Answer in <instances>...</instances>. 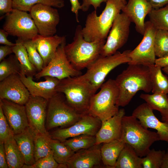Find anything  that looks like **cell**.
<instances>
[{
    "label": "cell",
    "mask_w": 168,
    "mask_h": 168,
    "mask_svg": "<svg viewBox=\"0 0 168 168\" xmlns=\"http://www.w3.org/2000/svg\"><path fill=\"white\" fill-rule=\"evenodd\" d=\"M32 40L43 59L44 67L54 56L58 48L66 38L64 36H45L38 34Z\"/></svg>",
    "instance_id": "23"
},
{
    "label": "cell",
    "mask_w": 168,
    "mask_h": 168,
    "mask_svg": "<svg viewBox=\"0 0 168 168\" xmlns=\"http://www.w3.org/2000/svg\"><path fill=\"white\" fill-rule=\"evenodd\" d=\"M97 93L92 96L88 114L103 122L118 112L117 102L119 89L115 80L110 79L104 83Z\"/></svg>",
    "instance_id": "6"
},
{
    "label": "cell",
    "mask_w": 168,
    "mask_h": 168,
    "mask_svg": "<svg viewBox=\"0 0 168 168\" xmlns=\"http://www.w3.org/2000/svg\"><path fill=\"white\" fill-rule=\"evenodd\" d=\"M155 64L161 68L168 66V55L156 59Z\"/></svg>",
    "instance_id": "49"
},
{
    "label": "cell",
    "mask_w": 168,
    "mask_h": 168,
    "mask_svg": "<svg viewBox=\"0 0 168 168\" xmlns=\"http://www.w3.org/2000/svg\"><path fill=\"white\" fill-rule=\"evenodd\" d=\"M12 0H0V14H7L13 10Z\"/></svg>",
    "instance_id": "43"
},
{
    "label": "cell",
    "mask_w": 168,
    "mask_h": 168,
    "mask_svg": "<svg viewBox=\"0 0 168 168\" xmlns=\"http://www.w3.org/2000/svg\"><path fill=\"white\" fill-rule=\"evenodd\" d=\"M9 34L3 29L0 30V44L5 45L14 46L16 43L10 42L7 39Z\"/></svg>",
    "instance_id": "46"
},
{
    "label": "cell",
    "mask_w": 168,
    "mask_h": 168,
    "mask_svg": "<svg viewBox=\"0 0 168 168\" xmlns=\"http://www.w3.org/2000/svg\"><path fill=\"white\" fill-rule=\"evenodd\" d=\"M157 29L149 21L145 22V30L142 40L138 45L131 50L128 64L142 65L149 67L155 65L156 55L154 41Z\"/></svg>",
    "instance_id": "11"
},
{
    "label": "cell",
    "mask_w": 168,
    "mask_h": 168,
    "mask_svg": "<svg viewBox=\"0 0 168 168\" xmlns=\"http://www.w3.org/2000/svg\"><path fill=\"white\" fill-rule=\"evenodd\" d=\"M3 143L8 168H22L25 164L24 160L14 135L10 136Z\"/></svg>",
    "instance_id": "26"
},
{
    "label": "cell",
    "mask_w": 168,
    "mask_h": 168,
    "mask_svg": "<svg viewBox=\"0 0 168 168\" xmlns=\"http://www.w3.org/2000/svg\"><path fill=\"white\" fill-rule=\"evenodd\" d=\"M153 9H157L168 4V0H147Z\"/></svg>",
    "instance_id": "47"
},
{
    "label": "cell",
    "mask_w": 168,
    "mask_h": 168,
    "mask_svg": "<svg viewBox=\"0 0 168 168\" xmlns=\"http://www.w3.org/2000/svg\"><path fill=\"white\" fill-rule=\"evenodd\" d=\"M23 42L30 61L35 67L38 72L41 71L44 67V62L35 43L32 40H23Z\"/></svg>",
    "instance_id": "39"
},
{
    "label": "cell",
    "mask_w": 168,
    "mask_h": 168,
    "mask_svg": "<svg viewBox=\"0 0 168 168\" xmlns=\"http://www.w3.org/2000/svg\"><path fill=\"white\" fill-rule=\"evenodd\" d=\"M63 142L75 152L96 145V137L94 135L82 134L67 139Z\"/></svg>",
    "instance_id": "34"
},
{
    "label": "cell",
    "mask_w": 168,
    "mask_h": 168,
    "mask_svg": "<svg viewBox=\"0 0 168 168\" xmlns=\"http://www.w3.org/2000/svg\"><path fill=\"white\" fill-rule=\"evenodd\" d=\"M154 48L156 56L159 58L168 55V31L157 29L155 34Z\"/></svg>",
    "instance_id": "37"
},
{
    "label": "cell",
    "mask_w": 168,
    "mask_h": 168,
    "mask_svg": "<svg viewBox=\"0 0 168 168\" xmlns=\"http://www.w3.org/2000/svg\"><path fill=\"white\" fill-rule=\"evenodd\" d=\"M142 159L132 147L126 143L117 159L115 168H142Z\"/></svg>",
    "instance_id": "27"
},
{
    "label": "cell",
    "mask_w": 168,
    "mask_h": 168,
    "mask_svg": "<svg viewBox=\"0 0 168 168\" xmlns=\"http://www.w3.org/2000/svg\"><path fill=\"white\" fill-rule=\"evenodd\" d=\"M19 75L32 96L49 100L57 92L56 89L60 80L56 78L46 76L44 81L37 82L33 80L32 77H26L21 72Z\"/></svg>",
    "instance_id": "22"
},
{
    "label": "cell",
    "mask_w": 168,
    "mask_h": 168,
    "mask_svg": "<svg viewBox=\"0 0 168 168\" xmlns=\"http://www.w3.org/2000/svg\"><path fill=\"white\" fill-rule=\"evenodd\" d=\"M131 50L122 53L117 51L109 56H100L87 68L82 77L92 86L96 91L104 83L109 73L118 66L130 61L129 54Z\"/></svg>",
    "instance_id": "8"
},
{
    "label": "cell",
    "mask_w": 168,
    "mask_h": 168,
    "mask_svg": "<svg viewBox=\"0 0 168 168\" xmlns=\"http://www.w3.org/2000/svg\"><path fill=\"white\" fill-rule=\"evenodd\" d=\"M115 80L119 91L117 102L119 107L127 105L139 91L147 93L152 91L150 69L147 66L128 64Z\"/></svg>",
    "instance_id": "1"
},
{
    "label": "cell",
    "mask_w": 168,
    "mask_h": 168,
    "mask_svg": "<svg viewBox=\"0 0 168 168\" xmlns=\"http://www.w3.org/2000/svg\"><path fill=\"white\" fill-rule=\"evenodd\" d=\"M49 100L30 95L25 105L29 126L35 134L48 133L46 121Z\"/></svg>",
    "instance_id": "15"
},
{
    "label": "cell",
    "mask_w": 168,
    "mask_h": 168,
    "mask_svg": "<svg viewBox=\"0 0 168 168\" xmlns=\"http://www.w3.org/2000/svg\"><path fill=\"white\" fill-rule=\"evenodd\" d=\"M122 2H123V3H124V4L126 5L127 3V2H126V0H119Z\"/></svg>",
    "instance_id": "52"
},
{
    "label": "cell",
    "mask_w": 168,
    "mask_h": 168,
    "mask_svg": "<svg viewBox=\"0 0 168 168\" xmlns=\"http://www.w3.org/2000/svg\"><path fill=\"white\" fill-rule=\"evenodd\" d=\"M50 147L54 159L59 164H67L75 152L57 139H51Z\"/></svg>",
    "instance_id": "31"
},
{
    "label": "cell",
    "mask_w": 168,
    "mask_h": 168,
    "mask_svg": "<svg viewBox=\"0 0 168 168\" xmlns=\"http://www.w3.org/2000/svg\"><path fill=\"white\" fill-rule=\"evenodd\" d=\"M140 97L153 109L158 111L162 119L168 117V96L167 94L161 93L152 94L142 93Z\"/></svg>",
    "instance_id": "29"
},
{
    "label": "cell",
    "mask_w": 168,
    "mask_h": 168,
    "mask_svg": "<svg viewBox=\"0 0 168 168\" xmlns=\"http://www.w3.org/2000/svg\"><path fill=\"white\" fill-rule=\"evenodd\" d=\"M100 145H95L90 148L75 152L67 163L68 168L101 167L104 165L102 161Z\"/></svg>",
    "instance_id": "19"
},
{
    "label": "cell",
    "mask_w": 168,
    "mask_h": 168,
    "mask_svg": "<svg viewBox=\"0 0 168 168\" xmlns=\"http://www.w3.org/2000/svg\"><path fill=\"white\" fill-rule=\"evenodd\" d=\"M131 22L130 19L124 13L118 15L102 49L100 56L112 55L125 44L129 37Z\"/></svg>",
    "instance_id": "12"
},
{
    "label": "cell",
    "mask_w": 168,
    "mask_h": 168,
    "mask_svg": "<svg viewBox=\"0 0 168 168\" xmlns=\"http://www.w3.org/2000/svg\"><path fill=\"white\" fill-rule=\"evenodd\" d=\"M58 164L54 159L52 151L45 156L36 161L32 165L24 164L23 168H57Z\"/></svg>",
    "instance_id": "40"
},
{
    "label": "cell",
    "mask_w": 168,
    "mask_h": 168,
    "mask_svg": "<svg viewBox=\"0 0 168 168\" xmlns=\"http://www.w3.org/2000/svg\"><path fill=\"white\" fill-rule=\"evenodd\" d=\"M132 115L138 119L145 127L156 130L160 140L168 143V122L160 121L147 103L138 106L134 110Z\"/></svg>",
    "instance_id": "18"
},
{
    "label": "cell",
    "mask_w": 168,
    "mask_h": 168,
    "mask_svg": "<svg viewBox=\"0 0 168 168\" xmlns=\"http://www.w3.org/2000/svg\"><path fill=\"white\" fill-rule=\"evenodd\" d=\"M148 16L149 21L157 29L168 31V4L157 9H152Z\"/></svg>",
    "instance_id": "36"
},
{
    "label": "cell",
    "mask_w": 168,
    "mask_h": 168,
    "mask_svg": "<svg viewBox=\"0 0 168 168\" xmlns=\"http://www.w3.org/2000/svg\"><path fill=\"white\" fill-rule=\"evenodd\" d=\"M8 168L3 142H0V168Z\"/></svg>",
    "instance_id": "45"
},
{
    "label": "cell",
    "mask_w": 168,
    "mask_h": 168,
    "mask_svg": "<svg viewBox=\"0 0 168 168\" xmlns=\"http://www.w3.org/2000/svg\"><path fill=\"white\" fill-rule=\"evenodd\" d=\"M30 14L38 29L39 34L45 36L54 35L60 21L58 10L52 7L37 4L33 6Z\"/></svg>",
    "instance_id": "13"
},
{
    "label": "cell",
    "mask_w": 168,
    "mask_h": 168,
    "mask_svg": "<svg viewBox=\"0 0 168 168\" xmlns=\"http://www.w3.org/2000/svg\"><path fill=\"white\" fill-rule=\"evenodd\" d=\"M13 9L25 12L30 11L32 7L37 4L61 8L65 5L63 0H12Z\"/></svg>",
    "instance_id": "33"
},
{
    "label": "cell",
    "mask_w": 168,
    "mask_h": 168,
    "mask_svg": "<svg viewBox=\"0 0 168 168\" xmlns=\"http://www.w3.org/2000/svg\"><path fill=\"white\" fill-rule=\"evenodd\" d=\"M120 138L142 157L146 155L154 142L160 140L157 132L148 130L132 115L123 117Z\"/></svg>",
    "instance_id": "5"
},
{
    "label": "cell",
    "mask_w": 168,
    "mask_h": 168,
    "mask_svg": "<svg viewBox=\"0 0 168 168\" xmlns=\"http://www.w3.org/2000/svg\"><path fill=\"white\" fill-rule=\"evenodd\" d=\"M125 111L121 109L116 114L102 122L100 128L96 135V145L107 143L120 138L122 130V119Z\"/></svg>",
    "instance_id": "20"
},
{
    "label": "cell",
    "mask_w": 168,
    "mask_h": 168,
    "mask_svg": "<svg viewBox=\"0 0 168 168\" xmlns=\"http://www.w3.org/2000/svg\"><path fill=\"white\" fill-rule=\"evenodd\" d=\"M6 16L3 29L9 35L25 41L32 40L39 34L32 18L27 12L13 9Z\"/></svg>",
    "instance_id": "9"
},
{
    "label": "cell",
    "mask_w": 168,
    "mask_h": 168,
    "mask_svg": "<svg viewBox=\"0 0 168 168\" xmlns=\"http://www.w3.org/2000/svg\"><path fill=\"white\" fill-rule=\"evenodd\" d=\"M125 5L119 0H108L99 16L95 10L89 14L82 30L84 39L89 42L105 40L114 20Z\"/></svg>",
    "instance_id": "2"
},
{
    "label": "cell",
    "mask_w": 168,
    "mask_h": 168,
    "mask_svg": "<svg viewBox=\"0 0 168 168\" xmlns=\"http://www.w3.org/2000/svg\"><path fill=\"white\" fill-rule=\"evenodd\" d=\"M82 27L77 26L73 41L65 45L64 50L68 59L76 70L87 68L100 56L105 40L89 42L82 33Z\"/></svg>",
    "instance_id": "3"
},
{
    "label": "cell",
    "mask_w": 168,
    "mask_h": 168,
    "mask_svg": "<svg viewBox=\"0 0 168 168\" xmlns=\"http://www.w3.org/2000/svg\"><path fill=\"white\" fill-rule=\"evenodd\" d=\"M152 93L168 94V78L162 72L161 67L155 64L149 67Z\"/></svg>",
    "instance_id": "30"
},
{
    "label": "cell",
    "mask_w": 168,
    "mask_h": 168,
    "mask_svg": "<svg viewBox=\"0 0 168 168\" xmlns=\"http://www.w3.org/2000/svg\"><path fill=\"white\" fill-rule=\"evenodd\" d=\"M52 138L49 133L35 134L34 138V157L35 161L44 157L52 151L50 142Z\"/></svg>",
    "instance_id": "32"
},
{
    "label": "cell",
    "mask_w": 168,
    "mask_h": 168,
    "mask_svg": "<svg viewBox=\"0 0 168 168\" xmlns=\"http://www.w3.org/2000/svg\"><path fill=\"white\" fill-rule=\"evenodd\" d=\"M0 105L14 135L29 127L25 105L0 99Z\"/></svg>",
    "instance_id": "17"
},
{
    "label": "cell",
    "mask_w": 168,
    "mask_h": 168,
    "mask_svg": "<svg viewBox=\"0 0 168 168\" xmlns=\"http://www.w3.org/2000/svg\"><path fill=\"white\" fill-rule=\"evenodd\" d=\"M35 133L29 127L21 133L14 135L15 139L23 156L25 164L31 165L35 162L34 157Z\"/></svg>",
    "instance_id": "24"
},
{
    "label": "cell",
    "mask_w": 168,
    "mask_h": 168,
    "mask_svg": "<svg viewBox=\"0 0 168 168\" xmlns=\"http://www.w3.org/2000/svg\"><path fill=\"white\" fill-rule=\"evenodd\" d=\"M56 90L63 94L69 105L82 115L88 114L91 98L96 92L82 75L60 80Z\"/></svg>",
    "instance_id": "4"
},
{
    "label": "cell",
    "mask_w": 168,
    "mask_h": 168,
    "mask_svg": "<svg viewBox=\"0 0 168 168\" xmlns=\"http://www.w3.org/2000/svg\"><path fill=\"white\" fill-rule=\"evenodd\" d=\"M16 45L13 47V53L19 61L21 72L26 77H33L38 72L35 67L30 61L23 40L18 38L16 41Z\"/></svg>",
    "instance_id": "28"
},
{
    "label": "cell",
    "mask_w": 168,
    "mask_h": 168,
    "mask_svg": "<svg viewBox=\"0 0 168 168\" xmlns=\"http://www.w3.org/2000/svg\"><path fill=\"white\" fill-rule=\"evenodd\" d=\"M126 144L121 138L103 143L100 152L102 161L105 167L115 168L117 159Z\"/></svg>",
    "instance_id": "25"
},
{
    "label": "cell",
    "mask_w": 168,
    "mask_h": 168,
    "mask_svg": "<svg viewBox=\"0 0 168 168\" xmlns=\"http://www.w3.org/2000/svg\"><path fill=\"white\" fill-rule=\"evenodd\" d=\"M162 69L164 72L168 75V66L162 68Z\"/></svg>",
    "instance_id": "51"
},
{
    "label": "cell",
    "mask_w": 168,
    "mask_h": 168,
    "mask_svg": "<svg viewBox=\"0 0 168 168\" xmlns=\"http://www.w3.org/2000/svg\"><path fill=\"white\" fill-rule=\"evenodd\" d=\"M21 71L20 63L16 57L10 55L4 59L0 63V81L14 74H19Z\"/></svg>",
    "instance_id": "35"
},
{
    "label": "cell",
    "mask_w": 168,
    "mask_h": 168,
    "mask_svg": "<svg viewBox=\"0 0 168 168\" xmlns=\"http://www.w3.org/2000/svg\"><path fill=\"white\" fill-rule=\"evenodd\" d=\"M70 1L71 5V11L75 14L76 21L78 22V12L79 10H81V5L78 0H70Z\"/></svg>",
    "instance_id": "48"
},
{
    "label": "cell",
    "mask_w": 168,
    "mask_h": 168,
    "mask_svg": "<svg viewBox=\"0 0 168 168\" xmlns=\"http://www.w3.org/2000/svg\"><path fill=\"white\" fill-rule=\"evenodd\" d=\"M12 135L14 134L0 105V142H4Z\"/></svg>",
    "instance_id": "41"
},
{
    "label": "cell",
    "mask_w": 168,
    "mask_h": 168,
    "mask_svg": "<svg viewBox=\"0 0 168 168\" xmlns=\"http://www.w3.org/2000/svg\"><path fill=\"white\" fill-rule=\"evenodd\" d=\"M66 40L58 47L48 64L35 74V77L37 79L49 76L60 80L82 75L81 71L76 69L68 59L64 50Z\"/></svg>",
    "instance_id": "10"
},
{
    "label": "cell",
    "mask_w": 168,
    "mask_h": 168,
    "mask_svg": "<svg viewBox=\"0 0 168 168\" xmlns=\"http://www.w3.org/2000/svg\"><path fill=\"white\" fill-rule=\"evenodd\" d=\"M162 121H168V118H165V119H162Z\"/></svg>",
    "instance_id": "53"
},
{
    "label": "cell",
    "mask_w": 168,
    "mask_h": 168,
    "mask_svg": "<svg viewBox=\"0 0 168 168\" xmlns=\"http://www.w3.org/2000/svg\"><path fill=\"white\" fill-rule=\"evenodd\" d=\"M8 45L0 46V62H1L8 55L13 53V47Z\"/></svg>",
    "instance_id": "44"
},
{
    "label": "cell",
    "mask_w": 168,
    "mask_h": 168,
    "mask_svg": "<svg viewBox=\"0 0 168 168\" xmlns=\"http://www.w3.org/2000/svg\"><path fill=\"white\" fill-rule=\"evenodd\" d=\"M83 115L75 110L68 103L64 95L57 92L49 100L46 127L47 131L58 127H69Z\"/></svg>",
    "instance_id": "7"
},
{
    "label": "cell",
    "mask_w": 168,
    "mask_h": 168,
    "mask_svg": "<svg viewBox=\"0 0 168 168\" xmlns=\"http://www.w3.org/2000/svg\"><path fill=\"white\" fill-rule=\"evenodd\" d=\"M152 9L147 0H128L122 11L135 24L136 31L143 35L145 17Z\"/></svg>",
    "instance_id": "21"
},
{
    "label": "cell",
    "mask_w": 168,
    "mask_h": 168,
    "mask_svg": "<svg viewBox=\"0 0 168 168\" xmlns=\"http://www.w3.org/2000/svg\"><path fill=\"white\" fill-rule=\"evenodd\" d=\"M165 152L164 150L150 149L146 155L142 158V168H161Z\"/></svg>",
    "instance_id": "38"
},
{
    "label": "cell",
    "mask_w": 168,
    "mask_h": 168,
    "mask_svg": "<svg viewBox=\"0 0 168 168\" xmlns=\"http://www.w3.org/2000/svg\"><path fill=\"white\" fill-rule=\"evenodd\" d=\"M101 121L89 114L83 115L78 121L71 126L59 128L51 135L52 139L63 142L68 138L82 134L96 136L101 127Z\"/></svg>",
    "instance_id": "14"
},
{
    "label": "cell",
    "mask_w": 168,
    "mask_h": 168,
    "mask_svg": "<svg viewBox=\"0 0 168 168\" xmlns=\"http://www.w3.org/2000/svg\"><path fill=\"white\" fill-rule=\"evenodd\" d=\"M30 94L19 74L12 75L0 82V99L25 105Z\"/></svg>",
    "instance_id": "16"
},
{
    "label": "cell",
    "mask_w": 168,
    "mask_h": 168,
    "mask_svg": "<svg viewBox=\"0 0 168 168\" xmlns=\"http://www.w3.org/2000/svg\"><path fill=\"white\" fill-rule=\"evenodd\" d=\"M108 0H83L81 5V10L83 12H86L89 9L91 5L93 6L95 10L100 7L101 4L103 2H106Z\"/></svg>",
    "instance_id": "42"
},
{
    "label": "cell",
    "mask_w": 168,
    "mask_h": 168,
    "mask_svg": "<svg viewBox=\"0 0 168 168\" xmlns=\"http://www.w3.org/2000/svg\"><path fill=\"white\" fill-rule=\"evenodd\" d=\"M161 168H168V148L164 155Z\"/></svg>",
    "instance_id": "50"
}]
</instances>
